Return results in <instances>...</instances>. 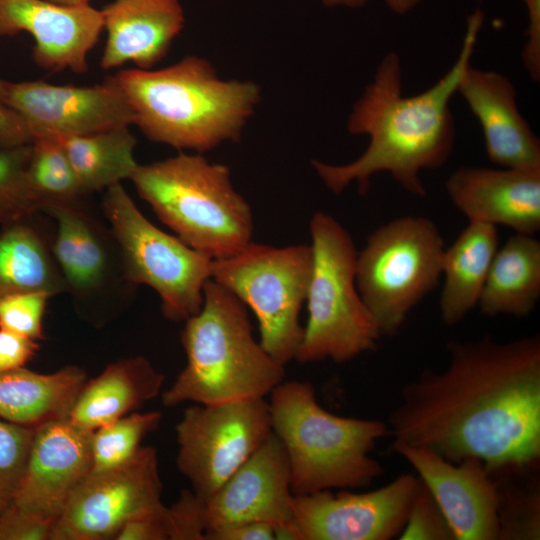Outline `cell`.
<instances>
[{
	"label": "cell",
	"instance_id": "cell-22",
	"mask_svg": "<svg viewBox=\"0 0 540 540\" xmlns=\"http://www.w3.org/2000/svg\"><path fill=\"white\" fill-rule=\"evenodd\" d=\"M107 37L103 70L133 63L152 69L168 53L184 26L179 0H113L101 10Z\"/></svg>",
	"mask_w": 540,
	"mask_h": 540
},
{
	"label": "cell",
	"instance_id": "cell-41",
	"mask_svg": "<svg viewBox=\"0 0 540 540\" xmlns=\"http://www.w3.org/2000/svg\"><path fill=\"white\" fill-rule=\"evenodd\" d=\"M33 140L27 121L15 109L0 101V149L28 145Z\"/></svg>",
	"mask_w": 540,
	"mask_h": 540
},
{
	"label": "cell",
	"instance_id": "cell-21",
	"mask_svg": "<svg viewBox=\"0 0 540 540\" xmlns=\"http://www.w3.org/2000/svg\"><path fill=\"white\" fill-rule=\"evenodd\" d=\"M457 93L478 120L492 163L502 168L540 170L539 138L520 113L515 86L507 76L470 64Z\"/></svg>",
	"mask_w": 540,
	"mask_h": 540
},
{
	"label": "cell",
	"instance_id": "cell-30",
	"mask_svg": "<svg viewBox=\"0 0 540 540\" xmlns=\"http://www.w3.org/2000/svg\"><path fill=\"white\" fill-rule=\"evenodd\" d=\"M27 174L39 212L43 206L72 203L87 195L64 149L52 137L33 140Z\"/></svg>",
	"mask_w": 540,
	"mask_h": 540
},
{
	"label": "cell",
	"instance_id": "cell-25",
	"mask_svg": "<svg viewBox=\"0 0 540 540\" xmlns=\"http://www.w3.org/2000/svg\"><path fill=\"white\" fill-rule=\"evenodd\" d=\"M87 380L85 370L76 365L52 373L26 367L0 372V418L32 428L68 418Z\"/></svg>",
	"mask_w": 540,
	"mask_h": 540
},
{
	"label": "cell",
	"instance_id": "cell-28",
	"mask_svg": "<svg viewBox=\"0 0 540 540\" xmlns=\"http://www.w3.org/2000/svg\"><path fill=\"white\" fill-rule=\"evenodd\" d=\"M129 127L86 135L46 136L60 143L88 195L130 179L138 163L134 157L137 140Z\"/></svg>",
	"mask_w": 540,
	"mask_h": 540
},
{
	"label": "cell",
	"instance_id": "cell-38",
	"mask_svg": "<svg viewBox=\"0 0 540 540\" xmlns=\"http://www.w3.org/2000/svg\"><path fill=\"white\" fill-rule=\"evenodd\" d=\"M114 540H170L168 507L128 521Z\"/></svg>",
	"mask_w": 540,
	"mask_h": 540
},
{
	"label": "cell",
	"instance_id": "cell-26",
	"mask_svg": "<svg viewBox=\"0 0 540 540\" xmlns=\"http://www.w3.org/2000/svg\"><path fill=\"white\" fill-rule=\"evenodd\" d=\"M498 247L495 226L469 221L452 245L445 249L444 284L439 299V312L445 325L460 323L478 305Z\"/></svg>",
	"mask_w": 540,
	"mask_h": 540
},
{
	"label": "cell",
	"instance_id": "cell-36",
	"mask_svg": "<svg viewBox=\"0 0 540 540\" xmlns=\"http://www.w3.org/2000/svg\"><path fill=\"white\" fill-rule=\"evenodd\" d=\"M55 521L11 502L0 513V540H50Z\"/></svg>",
	"mask_w": 540,
	"mask_h": 540
},
{
	"label": "cell",
	"instance_id": "cell-47",
	"mask_svg": "<svg viewBox=\"0 0 540 540\" xmlns=\"http://www.w3.org/2000/svg\"><path fill=\"white\" fill-rule=\"evenodd\" d=\"M3 82H4V80L0 79V90H1V87L3 85Z\"/></svg>",
	"mask_w": 540,
	"mask_h": 540
},
{
	"label": "cell",
	"instance_id": "cell-3",
	"mask_svg": "<svg viewBox=\"0 0 540 540\" xmlns=\"http://www.w3.org/2000/svg\"><path fill=\"white\" fill-rule=\"evenodd\" d=\"M151 141L199 153L238 141L260 100L250 81H224L211 64L187 56L162 69H121L115 75Z\"/></svg>",
	"mask_w": 540,
	"mask_h": 540
},
{
	"label": "cell",
	"instance_id": "cell-24",
	"mask_svg": "<svg viewBox=\"0 0 540 540\" xmlns=\"http://www.w3.org/2000/svg\"><path fill=\"white\" fill-rule=\"evenodd\" d=\"M42 213L0 228V299L17 293H66L52 251L53 229Z\"/></svg>",
	"mask_w": 540,
	"mask_h": 540
},
{
	"label": "cell",
	"instance_id": "cell-7",
	"mask_svg": "<svg viewBox=\"0 0 540 540\" xmlns=\"http://www.w3.org/2000/svg\"><path fill=\"white\" fill-rule=\"evenodd\" d=\"M310 234L308 318L295 360L351 361L375 350L381 338L356 285V247L348 231L324 212L312 217Z\"/></svg>",
	"mask_w": 540,
	"mask_h": 540
},
{
	"label": "cell",
	"instance_id": "cell-37",
	"mask_svg": "<svg viewBox=\"0 0 540 540\" xmlns=\"http://www.w3.org/2000/svg\"><path fill=\"white\" fill-rule=\"evenodd\" d=\"M168 520L170 540H204L202 499L192 490H182L177 501L168 507Z\"/></svg>",
	"mask_w": 540,
	"mask_h": 540
},
{
	"label": "cell",
	"instance_id": "cell-19",
	"mask_svg": "<svg viewBox=\"0 0 540 540\" xmlns=\"http://www.w3.org/2000/svg\"><path fill=\"white\" fill-rule=\"evenodd\" d=\"M91 432L68 418L34 430L25 470L11 503L56 522L91 473Z\"/></svg>",
	"mask_w": 540,
	"mask_h": 540
},
{
	"label": "cell",
	"instance_id": "cell-35",
	"mask_svg": "<svg viewBox=\"0 0 540 540\" xmlns=\"http://www.w3.org/2000/svg\"><path fill=\"white\" fill-rule=\"evenodd\" d=\"M398 539L455 540L442 509L421 479Z\"/></svg>",
	"mask_w": 540,
	"mask_h": 540
},
{
	"label": "cell",
	"instance_id": "cell-5",
	"mask_svg": "<svg viewBox=\"0 0 540 540\" xmlns=\"http://www.w3.org/2000/svg\"><path fill=\"white\" fill-rule=\"evenodd\" d=\"M269 396L272 432L285 449L294 495L365 488L385 473L371 453L389 435L387 423L327 411L308 381H282Z\"/></svg>",
	"mask_w": 540,
	"mask_h": 540
},
{
	"label": "cell",
	"instance_id": "cell-15",
	"mask_svg": "<svg viewBox=\"0 0 540 540\" xmlns=\"http://www.w3.org/2000/svg\"><path fill=\"white\" fill-rule=\"evenodd\" d=\"M0 101L21 114L34 139L86 135L134 125L133 110L114 75L92 86L4 80Z\"/></svg>",
	"mask_w": 540,
	"mask_h": 540
},
{
	"label": "cell",
	"instance_id": "cell-29",
	"mask_svg": "<svg viewBox=\"0 0 540 540\" xmlns=\"http://www.w3.org/2000/svg\"><path fill=\"white\" fill-rule=\"evenodd\" d=\"M540 462L488 472L496 489L498 540L540 539Z\"/></svg>",
	"mask_w": 540,
	"mask_h": 540
},
{
	"label": "cell",
	"instance_id": "cell-32",
	"mask_svg": "<svg viewBox=\"0 0 540 540\" xmlns=\"http://www.w3.org/2000/svg\"><path fill=\"white\" fill-rule=\"evenodd\" d=\"M32 143L0 149V228L39 212L28 181Z\"/></svg>",
	"mask_w": 540,
	"mask_h": 540
},
{
	"label": "cell",
	"instance_id": "cell-34",
	"mask_svg": "<svg viewBox=\"0 0 540 540\" xmlns=\"http://www.w3.org/2000/svg\"><path fill=\"white\" fill-rule=\"evenodd\" d=\"M50 298L44 292L17 293L1 298L0 329L43 340L44 315Z\"/></svg>",
	"mask_w": 540,
	"mask_h": 540
},
{
	"label": "cell",
	"instance_id": "cell-9",
	"mask_svg": "<svg viewBox=\"0 0 540 540\" xmlns=\"http://www.w3.org/2000/svg\"><path fill=\"white\" fill-rule=\"evenodd\" d=\"M311 270L308 244L273 247L251 241L229 257L214 259L211 279L253 311L260 344L285 366L295 360L302 340L299 318Z\"/></svg>",
	"mask_w": 540,
	"mask_h": 540
},
{
	"label": "cell",
	"instance_id": "cell-8",
	"mask_svg": "<svg viewBox=\"0 0 540 540\" xmlns=\"http://www.w3.org/2000/svg\"><path fill=\"white\" fill-rule=\"evenodd\" d=\"M445 252L436 224L396 218L374 230L356 258V285L381 336H395L410 311L438 284Z\"/></svg>",
	"mask_w": 540,
	"mask_h": 540
},
{
	"label": "cell",
	"instance_id": "cell-17",
	"mask_svg": "<svg viewBox=\"0 0 540 540\" xmlns=\"http://www.w3.org/2000/svg\"><path fill=\"white\" fill-rule=\"evenodd\" d=\"M294 496L285 449L272 433L216 491L200 497L205 533L239 522L288 524Z\"/></svg>",
	"mask_w": 540,
	"mask_h": 540
},
{
	"label": "cell",
	"instance_id": "cell-13",
	"mask_svg": "<svg viewBox=\"0 0 540 540\" xmlns=\"http://www.w3.org/2000/svg\"><path fill=\"white\" fill-rule=\"evenodd\" d=\"M162 490L157 450L141 446L123 465L85 478L50 540H114L128 521L165 507Z\"/></svg>",
	"mask_w": 540,
	"mask_h": 540
},
{
	"label": "cell",
	"instance_id": "cell-43",
	"mask_svg": "<svg viewBox=\"0 0 540 540\" xmlns=\"http://www.w3.org/2000/svg\"><path fill=\"white\" fill-rule=\"evenodd\" d=\"M387 7L397 15H404L415 8L422 0H384Z\"/></svg>",
	"mask_w": 540,
	"mask_h": 540
},
{
	"label": "cell",
	"instance_id": "cell-4",
	"mask_svg": "<svg viewBox=\"0 0 540 540\" xmlns=\"http://www.w3.org/2000/svg\"><path fill=\"white\" fill-rule=\"evenodd\" d=\"M201 309L185 321L186 365L161 394L165 407L265 398L285 378V366L257 342L247 307L213 279Z\"/></svg>",
	"mask_w": 540,
	"mask_h": 540
},
{
	"label": "cell",
	"instance_id": "cell-44",
	"mask_svg": "<svg viewBox=\"0 0 540 540\" xmlns=\"http://www.w3.org/2000/svg\"><path fill=\"white\" fill-rule=\"evenodd\" d=\"M326 7L346 6L350 8H359L364 6L368 0H322Z\"/></svg>",
	"mask_w": 540,
	"mask_h": 540
},
{
	"label": "cell",
	"instance_id": "cell-14",
	"mask_svg": "<svg viewBox=\"0 0 540 540\" xmlns=\"http://www.w3.org/2000/svg\"><path fill=\"white\" fill-rule=\"evenodd\" d=\"M402 473L368 492L323 490L295 495L292 528L296 540H390L401 534L419 485Z\"/></svg>",
	"mask_w": 540,
	"mask_h": 540
},
{
	"label": "cell",
	"instance_id": "cell-45",
	"mask_svg": "<svg viewBox=\"0 0 540 540\" xmlns=\"http://www.w3.org/2000/svg\"><path fill=\"white\" fill-rule=\"evenodd\" d=\"M54 3L65 4V5H78V4H89L91 0H48Z\"/></svg>",
	"mask_w": 540,
	"mask_h": 540
},
{
	"label": "cell",
	"instance_id": "cell-10",
	"mask_svg": "<svg viewBox=\"0 0 540 540\" xmlns=\"http://www.w3.org/2000/svg\"><path fill=\"white\" fill-rule=\"evenodd\" d=\"M101 209L129 278L159 295L164 317L185 322L198 313L204 286L212 276L213 259L150 222L122 183L105 190Z\"/></svg>",
	"mask_w": 540,
	"mask_h": 540
},
{
	"label": "cell",
	"instance_id": "cell-11",
	"mask_svg": "<svg viewBox=\"0 0 540 540\" xmlns=\"http://www.w3.org/2000/svg\"><path fill=\"white\" fill-rule=\"evenodd\" d=\"M40 212L54 224L52 251L75 311L97 327L118 317L131 304L137 285L108 223L83 199L46 205Z\"/></svg>",
	"mask_w": 540,
	"mask_h": 540
},
{
	"label": "cell",
	"instance_id": "cell-42",
	"mask_svg": "<svg viewBox=\"0 0 540 540\" xmlns=\"http://www.w3.org/2000/svg\"><path fill=\"white\" fill-rule=\"evenodd\" d=\"M204 540H275L274 526L263 522H239L209 529Z\"/></svg>",
	"mask_w": 540,
	"mask_h": 540
},
{
	"label": "cell",
	"instance_id": "cell-18",
	"mask_svg": "<svg viewBox=\"0 0 540 540\" xmlns=\"http://www.w3.org/2000/svg\"><path fill=\"white\" fill-rule=\"evenodd\" d=\"M103 30V14L90 3L0 0V37L30 34L33 60L45 71L87 72L88 54Z\"/></svg>",
	"mask_w": 540,
	"mask_h": 540
},
{
	"label": "cell",
	"instance_id": "cell-6",
	"mask_svg": "<svg viewBox=\"0 0 540 540\" xmlns=\"http://www.w3.org/2000/svg\"><path fill=\"white\" fill-rule=\"evenodd\" d=\"M129 180L179 239L213 260L229 257L252 241L250 205L233 187L224 164L180 152L138 164Z\"/></svg>",
	"mask_w": 540,
	"mask_h": 540
},
{
	"label": "cell",
	"instance_id": "cell-31",
	"mask_svg": "<svg viewBox=\"0 0 540 540\" xmlns=\"http://www.w3.org/2000/svg\"><path fill=\"white\" fill-rule=\"evenodd\" d=\"M159 411L132 412L91 432V472L116 468L129 461L142 440L158 428Z\"/></svg>",
	"mask_w": 540,
	"mask_h": 540
},
{
	"label": "cell",
	"instance_id": "cell-46",
	"mask_svg": "<svg viewBox=\"0 0 540 540\" xmlns=\"http://www.w3.org/2000/svg\"><path fill=\"white\" fill-rule=\"evenodd\" d=\"M8 503H9L8 501L0 498V513L5 509Z\"/></svg>",
	"mask_w": 540,
	"mask_h": 540
},
{
	"label": "cell",
	"instance_id": "cell-2",
	"mask_svg": "<svg viewBox=\"0 0 540 540\" xmlns=\"http://www.w3.org/2000/svg\"><path fill=\"white\" fill-rule=\"evenodd\" d=\"M482 22L481 12L471 15L454 64L433 86L417 95L403 93L398 54L388 52L384 56L348 117L350 134L369 136L365 151L344 165L312 161L330 191L340 194L356 182L358 192L365 195L372 176L386 172L405 191L426 195L421 171L443 167L454 150L456 129L450 101L471 64Z\"/></svg>",
	"mask_w": 540,
	"mask_h": 540
},
{
	"label": "cell",
	"instance_id": "cell-1",
	"mask_svg": "<svg viewBox=\"0 0 540 540\" xmlns=\"http://www.w3.org/2000/svg\"><path fill=\"white\" fill-rule=\"evenodd\" d=\"M442 371L406 383L388 418L394 442L427 447L488 472L540 462V336L447 343Z\"/></svg>",
	"mask_w": 540,
	"mask_h": 540
},
{
	"label": "cell",
	"instance_id": "cell-33",
	"mask_svg": "<svg viewBox=\"0 0 540 540\" xmlns=\"http://www.w3.org/2000/svg\"><path fill=\"white\" fill-rule=\"evenodd\" d=\"M34 430L0 418V498L8 502L23 476Z\"/></svg>",
	"mask_w": 540,
	"mask_h": 540
},
{
	"label": "cell",
	"instance_id": "cell-40",
	"mask_svg": "<svg viewBox=\"0 0 540 540\" xmlns=\"http://www.w3.org/2000/svg\"><path fill=\"white\" fill-rule=\"evenodd\" d=\"M528 14L526 29L527 41L522 49L521 58L530 78L540 79V0H524Z\"/></svg>",
	"mask_w": 540,
	"mask_h": 540
},
{
	"label": "cell",
	"instance_id": "cell-20",
	"mask_svg": "<svg viewBox=\"0 0 540 540\" xmlns=\"http://www.w3.org/2000/svg\"><path fill=\"white\" fill-rule=\"evenodd\" d=\"M445 189L469 221L528 235L540 230V170L463 166L448 176Z\"/></svg>",
	"mask_w": 540,
	"mask_h": 540
},
{
	"label": "cell",
	"instance_id": "cell-27",
	"mask_svg": "<svg viewBox=\"0 0 540 540\" xmlns=\"http://www.w3.org/2000/svg\"><path fill=\"white\" fill-rule=\"evenodd\" d=\"M540 298V241L515 233L498 247L478 302L486 316H528Z\"/></svg>",
	"mask_w": 540,
	"mask_h": 540
},
{
	"label": "cell",
	"instance_id": "cell-23",
	"mask_svg": "<svg viewBox=\"0 0 540 540\" xmlns=\"http://www.w3.org/2000/svg\"><path fill=\"white\" fill-rule=\"evenodd\" d=\"M164 380L165 375L144 356L119 359L86 381L68 419L92 432L155 399Z\"/></svg>",
	"mask_w": 540,
	"mask_h": 540
},
{
	"label": "cell",
	"instance_id": "cell-16",
	"mask_svg": "<svg viewBox=\"0 0 540 540\" xmlns=\"http://www.w3.org/2000/svg\"><path fill=\"white\" fill-rule=\"evenodd\" d=\"M391 448L430 490L455 540H498L496 489L482 460L453 463L427 447L394 441Z\"/></svg>",
	"mask_w": 540,
	"mask_h": 540
},
{
	"label": "cell",
	"instance_id": "cell-12",
	"mask_svg": "<svg viewBox=\"0 0 540 540\" xmlns=\"http://www.w3.org/2000/svg\"><path fill=\"white\" fill-rule=\"evenodd\" d=\"M179 472L192 491H216L273 433L265 398L187 408L176 428Z\"/></svg>",
	"mask_w": 540,
	"mask_h": 540
},
{
	"label": "cell",
	"instance_id": "cell-39",
	"mask_svg": "<svg viewBox=\"0 0 540 540\" xmlns=\"http://www.w3.org/2000/svg\"><path fill=\"white\" fill-rule=\"evenodd\" d=\"M39 347L37 340L0 329V372L25 367Z\"/></svg>",
	"mask_w": 540,
	"mask_h": 540
}]
</instances>
